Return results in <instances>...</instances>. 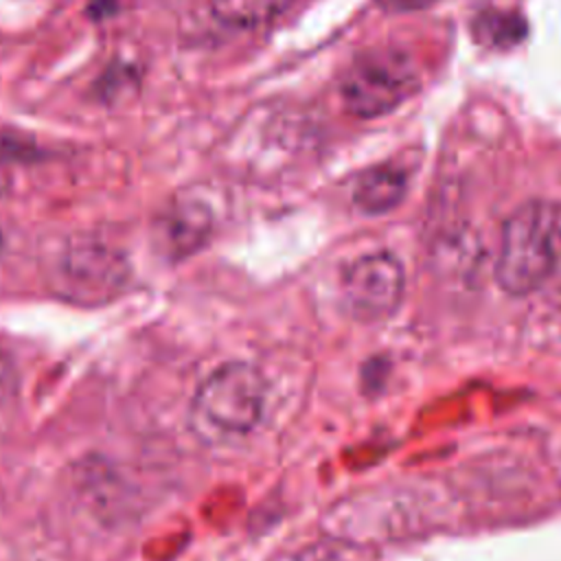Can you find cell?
Here are the masks:
<instances>
[{"label": "cell", "mask_w": 561, "mask_h": 561, "mask_svg": "<svg viewBox=\"0 0 561 561\" xmlns=\"http://www.w3.org/2000/svg\"><path fill=\"white\" fill-rule=\"evenodd\" d=\"M267 383L248 362L217 366L195 390L188 425L206 443H230L250 436L263 419Z\"/></svg>", "instance_id": "6da1fadb"}, {"label": "cell", "mask_w": 561, "mask_h": 561, "mask_svg": "<svg viewBox=\"0 0 561 561\" xmlns=\"http://www.w3.org/2000/svg\"><path fill=\"white\" fill-rule=\"evenodd\" d=\"M561 243V213L550 202H526L502 226L495 280L511 296L535 291L554 270Z\"/></svg>", "instance_id": "7a4b0ae2"}, {"label": "cell", "mask_w": 561, "mask_h": 561, "mask_svg": "<svg viewBox=\"0 0 561 561\" xmlns=\"http://www.w3.org/2000/svg\"><path fill=\"white\" fill-rule=\"evenodd\" d=\"M412 72L392 53H373L357 59L342 79L344 107L359 118H375L392 112L410 92Z\"/></svg>", "instance_id": "3957f363"}, {"label": "cell", "mask_w": 561, "mask_h": 561, "mask_svg": "<svg viewBox=\"0 0 561 561\" xmlns=\"http://www.w3.org/2000/svg\"><path fill=\"white\" fill-rule=\"evenodd\" d=\"M403 285V267L392 254H366L346 267L342 276V298L353 318L373 322L397 309Z\"/></svg>", "instance_id": "277c9868"}, {"label": "cell", "mask_w": 561, "mask_h": 561, "mask_svg": "<svg viewBox=\"0 0 561 561\" xmlns=\"http://www.w3.org/2000/svg\"><path fill=\"white\" fill-rule=\"evenodd\" d=\"M57 274L61 289L79 300H99L123 285L127 267L116 252L99 243H77L61 254Z\"/></svg>", "instance_id": "5b68a950"}, {"label": "cell", "mask_w": 561, "mask_h": 561, "mask_svg": "<svg viewBox=\"0 0 561 561\" xmlns=\"http://www.w3.org/2000/svg\"><path fill=\"white\" fill-rule=\"evenodd\" d=\"M210 228L213 215L204 204L180 202L158 217L156 243L164 256L182 259L204 245Z\"/></svg>", "instance_id": "8992f818"}, {"label": "cell", "mask_w": 561, "mask_h": 561, "mask_svg": "<svg viewBox=\"0 0 561 561\" xmlns=\"http://www.w3.org/2000/svg\"><path fill=\"white\" fill-rule=\"evenodd\" d=\"M405 175L394 167H375L359 175L353 188L355 206L366 215H383L401 204Z\"/></svg>", "instance_id": "52a82bcc"}, {"label": "cell", "mask_w": 561, "mask_h": 561, "mask_svg": "<svg viewBox=\"0 0 561 561\" xmlns=\"http://www.w3.org/2000/svg\"><path fill=\"white\" fill-rule=\"evenodd\" d=\"M291 0H210L213 15L234 28H256L280 18Z\"/></svg>", "instance_id": "ba28073f"}, {"label": "cell", "mask_w": 561, "mask_h": 561, "mask_svg": "<svg viewBox=\"0 0 561 561\" xmlns=\"http://www.w3.org/2000/svg\"><path fill=\"white\" fill-rule=\"evenodd\" d=\"M18 388V373L11 357L0 348V405L11 399Z\"/></svg>", "instance_id": "9c48e42d"}, {"label": "cell", "mask_w": 561, "mask_h": 561, "mask_svg": "<svg viewBox=\"0 0 561 561\" xmlns=\"http://www.w3.org/2000/svg\"><path fill=\"white\" fill-rule=\"evenodd\" d=\"M436 0H377V4L390 13H412V11L427 9Z\"/></svg>", "instance_id": "30bf717a"}, {"label": "cell", "mask_w": 561, "mask_h": 561, "mask_svg": "<svg viewBox=\"0 0 561 561\" xmlns=\"http://www.w3.org/2000/svg\"><path fill=\"white\" fill-rule=\"evenodd\" d=\"M7 186H9V184H7V175L0 171V195L7 191Z\"/></svg>", "instance_id": "8fae6325"}, {"label": "cell", "mask_w": 561, "mask_h": 561, "mask_svg": "<svg viewBox=\"0 0 561 561\" xmlns=\"http://www.w3.org/2000/svg\"><path fill=\"white\" fill-rule=\"evenodd\" d=\"M0 248H2V234H0Z\"/></svg>", "instance_id": "7c38bea8"}]
</instances>
